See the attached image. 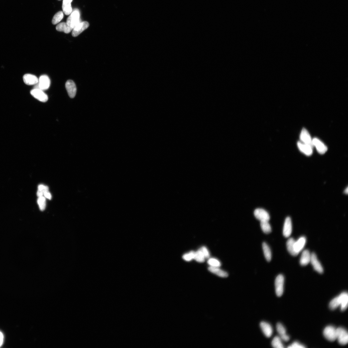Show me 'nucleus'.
Wrapping results in <instances>:
<instances>
[{
  "mask_svg": "<svg viewBox=\"0 0 348 348\" xmlns=\"http://www.w3.org/2000/svg\"><path fill=\"white\" fill-rule=\"evenodd\" d=\"M4 336L3 334L0 331V347L2 345L3 342Z\"/></svg>",
  "mask_w": 348,
  "mask_h": 348,
  "instance_id": "58836bf2",
  "label": "nucleus"
},
{
  "mask_svg": "<svg viewBox=\"0 0 348 348\" xmlns=\"http://www.w3.org/2000/svg\"><path fill=\"white\" fill-rule=\"evenodd\" d=\"M338 297L340 306H341V310L342 311H344L348 307V294L346 292H342Z\"/></svg>",
  "mask_w": 348,
  "mask_h": 348,
  "instance_id": "dca6fc26",
  "label": "nucleus"
},
{
  "mask_svg": "<svg viewBox=\"0 0 348 348\" xmlns=\"http://www.w3.org/2000/svg\"><path fill=\"white\" fill-rule=\"evenodd\" d=\"M276 328L277 331L280 336L286 334V330L285 328L281 323H278L277 324Z\"/></svg>",
  "mask_w": 348,
  "mask_h": 348,
  "instance_id": "473e14b6",
  "label": "nucleus"
},
{
  "mask_svg": "<svg viewBox=\"0 0 348 348\" xmlns=\"http://www.w3.org/2000/svg\"><path fill=\"white\" fill-rule=\"evenodd\" d=\"M195 252L192 251L183 256V259L186 261H190L194 259Z\"/></svg>",
  "mask_w": 348,
  "mask_h": 348,
  "instance_id": "72a5a7b5",
  "label": "nucleus"
},
{
  "mask_svg": "<svg viewBox=\"0 0 348 348\" xmlns=\"http://www.w3.org/2000/svg\"><path fill=\"white\" fill-rule=\"evenodd\" d=\"M89 26V23L87 21L81 22L79 23L72 30V35L76 37L83 32L88 28Z\"/></svg>",
  "mask_w": 348,
  "mask_h": 348,
  "instance_id": "0eeeda50",
  "label": "nucleus"
},
{
  "mask_svg": "<svg viewBox=\"0 0 348 348\" xmlns=\"http://www.w3.org/2000/svg\"><path fill=\"white\" fill-rule=\"evenodd\" d=\"M272 345L275 348H283L284 347L280 337L276 336L272 340Z\"/></svg>",
  "mask_w": 348,
  "mask_h": 348,
  "instance_id": "a878e982",
  "label": "nucleus"
},
{
  "mask_svg": "<svg viewBox=\"0 0 348 348\" xmlns=\"http://www.w3.org/2000/svg\"><path fill=\"white\" fill-rule=\"evenodd\" d=\"M32 96L39 101L46 102L48 100V97L44 92L40 89L34 88L30 91Z\"/></svg>",
  "mask_w": 348,
  "mask_h": 348,
  "instance_id": "423d86ee",
  "label": "nucleus"
},
{
  "mask_svg": "<svg viewBox=\"0 0 348 348\" xmlns=\"http://www.w3.org/2000/svg\"><path fill=\"white\" fill-rule=\"evenodd\" d=\"M337 339L339 344L342 345L347 344L348 342V334L347 331L343 328H337Z\"/></svg>",
  "mask_w": 348,
  "mask_h": 348,
  "instance_id": "20e7f679",
  "label": "nucleus"
},
{
  "mask_svg": "<svg viewBox=\"0 0 348 348\" xmlns=\"http://www.w3.org/2000/svg\"><path fill=\"white\" fill-rule=\"evenodd\" d=\"M254 214L255 217L260 221H268L270 218L268 213L263 209H257L255 210Z\"/></svg>",
  "mask_w": 348,
  "mask_h": 348,
  "instance_id": "6e6552de",
  "label": "nucleus"
},
{
  "mask_svg": "<svg viewBox=\"0 0 348 348\" xmlns=\"http://www.w3.org/2000/svg\"><path fill=\"white\" fill-rule=\"evenodd\" d=\"M311 254L308 250L303 251L300 259V264L302 266H305L310 263Z\"/></svg>",
  "mask_w": 348,
  "mask_h": 348,
  "instance_id": "f3484780",
  "label": "nucleus"
},
{
  "mask_svg": "<svg viewBox=\"0 0 348 348\" xmlns=\"http://www.w3.org/2000/svg\"><path fill=\"white\" fill-rule=\"evenodd\" d=\"M57 30L60 32H63L66 33L68 34L73 29L68 26L67 23L62 22L59 24L56 27Z\"/></svg>",
  "mask_w": 348,
  "mask_h": 348,
  "instance_id": "4be33fe9",
  "label": "nucleus"
},
{
  "mask_svg": "<svg viewBox=\"0 0 348 348\" xmlns=\"http://www.w3.org/2000/svg\"><path fill=\"white\" fill-rule=\"evenodd\" d=\"M200 250L203 253L205 258L208 259L210 257L209 252L206 247H203Z\"/></svg>",
  "mask_w": 348,
  "mask_h": 348,
  "instance_id": "c9c22d12",
  "label": "nucleus"
},
{
  "mask_svg": "<svg viewBox=\"0 0 348 348\" xmlns=\"http://www.w3.org/2000/svg\"><path fill=\"white\" fill-rule=\"evenodd\" d=\"M310 263L315 271L320 274L323 273L324 271L323 268L317 256L314 253L311 254Z\"/></svg>",
  "mask_w": 348,
  "mask_h": 348,
  "instance_id": "9d476101",
  "label": "nucleus"
},
{
  "mask_svg": "<svg viewBox=\"0 0 348 348\" xmlns=\"http://www.w3.org/2000/svg\"><path fill=\"white\" fill-rule=\"evenodd\" d=\"M66 88L69 97L74 98L76 93V87L74 82L71 80H68L66 83Z\"/></svg>",
  "mask_w": 348,
  "mask_h": 348,
  "instance_id": "ddd939ff",
  "label": "nucleus"
},
{
  "mask_svg": "<svg viewBox=\"0 0 348 348\" xmlns=\"http://www.w3.org/2000/svg\"><path fill=\"white\" fill-rule=\"evenodd\" d=\"M263 248L265 257L268 262H270L272 257V252L270 248L265 242L263 244Z\"/></svg>",
  "mask_w": 348,
  "mask_h": 348,
  "instance_id": "5701e85b",
  "label": "nucleus"
},
{
  "mask_svg": "<svg viewBox=\"0 0 348 348\" xmlns=\"http://www.w3.org/2000/svg\"><path fill=\"white\" fill-rule=\"evenodd\" d=\"M64 17V14L62 11H60L55 14L52 20V23L54 25H56L59 23Z\"/></svg>",
  "mask_w": 348,
  "mask_h": 348,
  "instance_id": "bb28decb",
  "label": "nucleus"
},
{
  "mask_svg": "<svg viewBox=\"0 0 348 348\" xmlns=\"http://www.w3.org/2000/svg\"><path fill=\"white\" fill-rule=\"evenodd\" d=\"M297 146L300 151L304 154L308 156L312 154L313 148L312 146L300 141L298 142Z\"/></svg>",
  "mask_w": 348,
  "mask_h": 348,
  "instance_id": "2eb2a0df",
  "label": "nucleus"
},
{
  "mask_svg": "<svg viewBox=\"0 0 348 348\" xmlns=\"http://www.w3.org/2000/svg\"><path fill=\"white\" fill-rule=\"evenodd\" d=\"M50 85V80L49 77L46 75H43L39 77L38 83L36 85L35 88L44 91L48 89Z\"/></svg>",
  "mask_w": 348,
  "mask_h": 348,
  "instance_id": "f03ea898",
  "label": "nucleus"
},
{
  "mask_svg": "<svg viewBox=\"0 0 348 348\" xmlns=\"http://www.w3.org/2000/svg\"><path fill=\"white\" fill-rule=\"evenodd\" d=\"M295 240L293 238H290L288 239L287 242V249L289 254L293 256H296L295 254L294 244Z\"/></svg>",
  "mask_w": 348,
  "mask_h": 348,
  "instance_id": "b1692460",
  "label": "nucleus"
},
{
  "mask_svg": "<svg viewBox=\"0 0 348 348\" xmlns=\"http://www.w3.org/2000/svg\"><path fill=\"white\" fill-rule=\"evenodd\" d=\"M292 232V224L290 218L288 217L286 219L283 226V233L286 238L289 237Z\"/></svg>",
  "mask_w": 348,
  "mask_h": 348,
  "instance_id": "4468645a",
  "label": "nucleus"
},
{
  "mask_svg": "<svg viewBox=\"0 0 348 348\" xmlns=\"http://www.w3.org/2000/svg\"><path fill=\"white\" fill-rule=\"evenodd\" d=\"M260 226L263 232L265 233L268 234L272 232V228L268 221H260Z\"/></svg>",
  "mask_w": 348,
  "mask_h": 348,
  "instance_id": "393cba45",
  "label": "nucleus"
},
{
  "mask_svg": "<svg viewBox=\"0 0 348 348\" xmlns=\"http://www.w3.org/2000/svg\"><path fill=\"white\" fill-rule=\"evenodd\" d=\"M81 21L80 19V11L77 9H74L68 18L67 23L73 29Z\"/></svg>",
  "mask_w": 348,
  "mask_h": 348,
  "instance_id": "f257e3e1",
  "label": "nucleus"
},
{
  "mask_svg": "<svg viewBox=\"0 0 348 348\" xmlns=\"http://www.w3.org/2000/svg\"><path fill=\"white\" fill-rule=\"evenodd\" d=\"M280 337L283 341L286 342L289 341L290 338L289 337L287 334L281 336Z\"/></svg>",
  "mask_w": 348,
  "mask_h": 348,
  "instance_id": "e433bc0d",
  "label": "nucleus"
},
{
  "mask_svg": "<svg viewBox=\"0 0 348 348\" xmlns=\"http://www.w3.org/2000/svg\"><path fill=\"white\" fill-rule=\"evenodd\" d=\"M306 347L298 342H295L288 346L289 348H304Z\"/></svg>",
  "mask_w": 348,
  "mask_h": 348,
  "instance_id": "f704fd0d",
  "label": "nucleus"
},
{
  "mask_svg": "<svg viewBox=\"0 0 348 348\" xmlns=\"http://www.w3.org/2000/svg\"><path fill=\"white\" fill-rule=\"evenodd\" d=\"M284 278L283 276L280 274L277 276L275 281L276 293L277 296L280 297L283 294L284 291Z\"/></svg>",
  "mask_w": 348,
  "mask_h": 348,
  "instance_id": "7ed1b4c3",
  "label": "nucleus"
},
{
  "mask_svg": "<svg viewBox=\"0 0 348 348\" xmlns=\"http://www.w3.org/2000/svg\"><path fill=\"white\" fill-rule=\"evenodd\" d=\"M44 196L47 199L49 200H51V199L52 196L51 194L49 192V191L45 192L44 194Z\"/></svg>",
  "mask_w": 348,
  "mask_h": 348,
  "instance_id": "4c0bfd02",
  "label": "nucleus"
},
{
  "mask_svg": "<svg viewBox=\"0 0 348 348\" xmlns=\"http://www.w3.org/2000/svg\"><path fill=\"white\" fill-rule=\"evenodd\" d=\"M24 82L28 85H36L38 82V79L37 77L31 74H26L23 77Z\"/></svg>",
  "mask_w": 348,
  "mask_h": 348,
  "instance_id": "6ab92c4d",
  "label": "nucleus"
},
{
  "mask_svg": "<svg viewBox=\"0 0 348 348\" xmlns=\"http://www.w3.org/2000/svg\"><path fill=\"white\" fill-rule=\"evenodd\" d=\"M47 191H49V188L48 186L42 185H39L38 186L37 195L38 197L44 196V193Z\"/></svg>",
  "mask_w": 348,
  "mask_h": 348,
  "instance_id": "7c9ffc66",
  "label": "nucleus"
},
{
  "mask_svg": "<svg viewBox=\"0 0 348 348\" xmlns=\"http://www.w3.org/2000/svg\"><path fill=\"white\" fill-rule=\"evenodd\" d=\"M312 144L320 154H324L327 151V146L318 138H315L312 139Z\"/></svg>",
  "mask_w": 348,
  "mask_h": 348,
  "instance_id": "1a4fd4ad",
  "label": "nucleus"
},
{
  "mask_svg": "<svg viewBox=\"0 0 348 348\" xmlns=\"http://www.w3.org/2000/svg\"><path fill=\"white\" fill-rule=\"evenodd\" d=\"M219 267H215L210 266L208 270L211 272L223 278H226L228 276V273L225 271L221 270Z\"/></svg>",
  "mask_w": 348,
  "mask_h": 348,
  "instance_id": "412c9836",
  "label": "nucleus"
},
{
  "mask_svg": "<svg viewBox=\"0 0 348 348\" xmlns=\"http://www.w3.org/2000/svg\"><path fill=\"white\" fill-rule=\"evenodd\" d=\"M337 328L333 326H328L324 329L323 335L328 341L333 342L337 339Z\"/></svg>",
  "mask_w": 348,
  "mask_h": 348,
  "instance_id": "39448f33",
  "label": "nucleus"
},
{
  "mask_svg": "<svg viewBox=\"0 0 348 348\" xmlns=\"http://www.w3.org/2000/svg\"><path fill=\"white\" fill-rule=\"evenodd\" d=\"M208 264L210 266L215 267H220L221 264L220 261L215 258H210L208 261Z\"/></svg>",
  "mask_w": 348,
  "mask_h": 348,
  "instance_id": "2f4dec72",
  "label": "nucleus"
},
{
  "mask_svg": "<svg viewBox=\"0 0 348 348\" xmlns=\"http://www.w3.org/2000/svg\"><path fill=\"white\" fill-rule=\"evenodd\" d=\"M37 203L39 208L41 211H44L46 207V199L44 196L39 197L37 200Z\"/></svg>",
  "mask_w": 348,
  "mask_h": 348,
  "instance_id": "c756f323",
  "label": "nucleus"
},
{
  "mask_svg": "<svg viewBox=\"0 0 348 348\" xmlns=\"http://www.w3.org/2000/svg\"><path fill=\"white\" fill-rule=\"evenodd\" d=\"M260 327L264 335L267 337H270L273 333V329L269 324L265 322L260 323Z\"/></svg>",
  "mask_w": 348,
  "mask_h": 348,
  "instance_id": "a211bd4d",
  "label": "nucleus"
},
{
  "mask_svg": "<svg viewBox=\"0 0 348 348\" xmlns=\"http://www.w3.org/2000/svg\"><path fill=\"white\" fill-rule=\"evenodd\" d=\"M348 188L347 187L345 190V191H344L345 193L346 194H348Z\"/></svg>",
  "mask_w": 348,
  "mask_h": 348,
  "instance_id": "ea45409f",
  "label": "nucleus"
},
{
  "mask_svg": "<svg viewBox=\"0 0 348 348\" xmlns=\"http://www.w3.org/2000/svg\"><path fill=\"white\" fill-rule=\"evenodd\" d=\"M194 259L199 263H202L204 262L205 258L200 249L195 252Z\"/></svg>",
  "mask_w": 348,
  "mask_h": 348,
  "instance_id": "cd10ccee",
  "label": "nucleus"
},
{
  "mask_svg": "<svg viewBox=\"0 0 348 348\" xmlns=\"http://www.w3.org/2000/svg\"><path fill=\"white\" fill-rule=\"evenodd\" d=\"M300 139L302 143L313 147L312 139L309 133L305 128H304L302 129L300 134Z\"/></svg>",
  "mask_w": 348,
  "mask_h": 348,
  "instance_id": "9b49d317",
  "label": "nucleus"
},
{
  "mask_svg": "<svg viewBox=\"0 0 348 348\" xmlns=\"http://www.w3.org/2000/svg\"><path fill=\"white\" fill-rule=\"evenodd\" d=\"M306 242V239L304 236H302L297 241H295L294 244V251L297 256L301 252L304 248Z\"/></svg>",
  "mask_w": 348,
  "mask_h": 348,
  "instance_id": "f8f14e48",
  "label": "nucleus"
},
{
  "mask_svg": "<svg viewBox=\"0 0 348 348\" xmlns=\"http://www.w3.org/2000/svg\"><path fill=\"white\" fill-rule=\"evenodd\" d=\"M59 1H60V0H59Z\"/></svg>",
  "mask_w": 348,
  "mask_h": 348,
  "instance_id": "a19ab883",
  "label": "nucleus"
},
{
  "mask_svg": "<svg viewBox=\"0 0 348 348\" xmlns=\"http://www.w3.org/2000/svg\"><path fill=\"white\" fill-rule=\"evenodd\" d=\"M73 0H63L62 4L63 12L66 15H70L73 11L71 3Z\"/></svg>",
  "mask_w": 348,
  "mask_h": 348,
  "instance_id": "aec40b11",
  "label": "nucleus"
},
{
  "mask_svg": "<svg viewBox=\"0 0 348 348\" xmlns=\"http://www.w3.org/2000/svg\"><path fill=\"white\" fill-rule=\"evenodd\" d=\"M340 306L338 296L331 300L329 304V307L331 310H334Z\"/></svg>",
  "mask_w": 348,
  "mask_h": 348,
  "instance_id": "c85d7f7f",
  "label": "nucleus"
}]
</instances>
